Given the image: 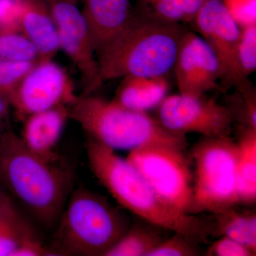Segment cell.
<instances>
[{
    "label": "cell",
    "mask_w": 256,
    "mask_h": 256,
    "mask_svg": "<svg viewBox=\"0 0 256 256\" xmlns=\"http://www.w3.org/2000/svg\"><path fill=\"white\" fill-rule=\"evenodd\" d=\"M86 154L92 174L118 204L140 220L198 244L214 237L212 220L188 214L165 203L144 178L116 151L88 137Z\"/></svg>",
    "instance_id": "1"
},
{
    "label": "cell",
    "mask_w": 256,
    "mask_h": 256,
    "mask_svg": "<svg viewBox=\"0 0 256 256\" xmlns=\"http://www.w3.org/2000/svg\"><path fill=\"white\" fill-rule=\"evenodd\" d=\"M0 184L47 228L58 223L72 185L60 163L42 159L11 130L0 137Z\"/></svg>",
    "instance_id": "2"
},
{
    "label": "cell",
    "mask_w": 256,
    "mask_h": 256,
    "mask_svg": "<svg viewBox=\"0 0 256 256\" xmlns=\"http://www.w3.org/2000/svg\"><path fill=\"white\" fill-rule=\"evenodd\" d=\"M186 32L134 10L129 21L96 53L104 82L126 76H163L174 68Z\"/></svg>",
    "instance_id": "3"
},
{
    "label": "cell",
    "mask_w": 256,
    "mask_h": 256,
    "mask_svg": "<svg viewBox=\"0 0 256 256\" xmlns=\"http://www.w3.org/2000/svg\"><path fill=\"white\" fill-rule=\"evenodd\" d=\"M69 118L80 124L88 137L114 150L166 146L185 150L186 137L166 129L148 112L131 110L114 100L88 94L68 106Z\"/></svg>",
    "instance_id": "4"
},
{
    "label": "cell",
    "mask_w": 256,
    "mask_h": 256,
    "mask_svg": "<svg viewBox=\"0 0 256 256\" xmlns=\"http://www.w3.org/2000/svg\"><path fill=\"white\" fill-rule=\"evenodd\" d=\"M57 224L56 256H104L130 226L118 208L84 188L69 196Z\"/></svg>",
    "instance_id": "5"
},
{
    "label": "cell",
    "mask_w": 256,
    "mask_h": 256,
    "mask_svg": "<svg viewBox=\"0 0 256 256\" xmlns=\"http://www.w3.org/2000/svg\"><path fill=\"white\" fill-rule=\"evenodd\" d=\"M238 154L237 143L230 136L203 138L194 146L195 214L218 213L240 204L236 185Z\"/></svg>",
    "instance_id": "6"
},
{
    "label": "cell",
    "mask_w": 256,
    "mask_h": 256,
    "mask_svg": "<svg viewBox=\"0 0 256 256\" xmlns=\"http://www.w3.org/2000/svg\"><path fill=\"white\" fill-rule=\"evenodd\" d=\"M184 152L172 146H143L129 152L126 160L165 203L195 214L193 174Z\"/></svg>",
    "instance_id": "7"
},
{
    "label": "cell",
    "mask_w": 256,
    "mask_h": 256,
    "mask_svg": "<svg viewBox=\"0 0 256 256\" xmlns=\"http://www.w3.org/2000/svg\"><path fill=\"white\" fill-rule=\"evenodd\" d=\"M158 120L178 134L194 132L203 138L230 136L233 116L224 105L205 95L168 96L158 107Z\"/></svg>",
    "instance_id": "8"
},
{
    "label": "cell",
    "mask_w": 256,
    "mask_h": 256,
    "mask_svg": "<svg viewBox=\"0 0 256 256\" xmlns=\"http://www.w3.org/2000/svg\"><path fill=\"white\" fill-rule=\"evenodd\" d=\"M46 1L58 30L60 48L80 74L82 95L92 94L102 87L104 82L82 11L76 4L75 0Z\"/></svg>",
    "instance_id": "9"
},
{
    "label": "cell",
    "mask_w": 256,
    "mask_h": 256,
    "mask_svg": "<svg viewBox=\"0 0 256 256\" xmlns=\"http://www.w3.org/2000/svg\"><path fill=\"white\" fill-rule=\"evenodd\" d=\"M68 73L53 60H40L20 82L10 100L18 119L76 100Z\"/></svg>",
    "instance_id": "10"
},
{
    "label": "cell",
    "mask_w": 256,
    "mask_h": 256,
    "mask_svg": "<svg viewBox=\"0 0 256 256\" xmlns=\"http://www.w3.org/2000/svg\"><path fill=\"white\" fill-rule=\"evenodd\" d=\"M220 62L222 82L236 90L250 86L242 76L236 60L240 28L229 14L222 0H206L191 22Z\"/></svg>",
    "instance_id": "11"
},
{
    "label": "cell",
    "mask_w": 256,
    "mask_h": 256,
    "mask_svg": "<svg viewBox=\"0 0 256 256\" xmlns=\"http://www.w3.org/2000/svg\"><path fill=\"white\" fill-rule=\"evenodd\" d=\"M173 69L180 94L205 95L222 82L220 62L206 42L195 32L184 34Z\"/></svg>",
    "instance_id": "12"
},
{
    "label": "cell",
    "mask_w": 256,
    "mask_h": 256,
    "mask_svg": "<svg viewBox=\"0 0 256 256\" xmlns=\"http://www.w3.org/2000/svg\"><path fill=\"white\" fill-rule=\"evenodd\" d=\"M69 118L68 106H60L30 114L24 120L21 138L26 148L42 159L60 163L57 143Z\"/></svg>",
    "instance_id": "13"
},
{
    "label": "cell",
    "mask_w": 256,
    "mask_h": 256,
    "mask_svg": "<svg viewBox=\"0 0 256 256\" xmlns=\"http://www.w3.org/2000/svg\"><path fill=\"white\" fill-rule=\"evenodd\" d=\"M134 12L130 0H84L82 13L96 54L124 28Z\"/></svg>",
    "instance_id": "14"
},
{
    "label": "cell",
    "mask_w": 256,
    "mask_h": 256,
    "mask_svg": "<svg viewBox=\"0 0 256 256\" xmlns=\"http://www.w3.org/2000/svg\"><path fill=\"white\" fill-rule=\"evenodd\" d=\"M21 32L36 46L40 60L60 50L58 30L46 0H21Z\"/></svg>",
    "instance_id": "15"
},
{
    "label": "cell",
    "mask_w": 256,
    "mask_h": 256,
    "mask_svg": "<svg viewBox=\"0 0 256 256\" xmlns=\"http://www.w3.org/2000/svg\"><path fill=\"white\" fill-rule=\"evenodd\" d=\"M170 88L166 76H126L122 78L112 100L131 110L148 112L159 107Z\"/></svg>",
    "instance_id": "16"
},
{
    "label": "cell",
    "mask_w": 256,
    "mask_h": 256,
    "mask_svg": "<svg viewBox=\"0 0 256 256\" xmlns=\"http://www.w3.org/2000/svg\"><path fill=\"white\" fill-rule=\"evenodd\" d=\"M38 238L10 197L0 198V256H13L22 246Z\"/></svg>",
    "instance_id": "17"
},
{
    "label": "cell",
    "mask_w": 256,
    "mask_h": 256,
    "mask_svg": "<svg viewBox=\"0 0 256 256\" xmlns=\"http://www.w3.org/2000/svg\"><path fill=\"white\" fill-rule=\"evenodd\" d=\"M236 185L239 203L256 202V128L240 127L238 142Z\"/></svg>",
    "instance_id": "18"
},
{
    "label": "cell",
    "mask_w": 256,
    "mask_h": 256,
    "mask_svg": "<svg viewBox=\"0 0 256 256\" xmlns=\"http://www.w3.org/2000/svg\"><path fill=\"white\" fill-rule=\"evenodd\" d=\"M213 214L215 236H227L247 247L256 255V214L236 206Z\"/></svg>",
    "instance_id": "19"
},
{
    "label": "cell",
    "mask_w": 256,
    "mask_h": 256,
    "mask_svg": "<svg viewBox=\"0 0 256 256\" xmlns=\"http://www.w3.org/2000/svg\"><path fill=\"white\" fill-rule=\"evenodd\" d=\"M142 220L130 226L126 234L104 256H148L164 240L162 232L164 229Z\"/></svg>",
    "instance_id": "20"
},
{
    "label": "cell",
    "mask_w": 256,
    "mask_h": 256,
    "mask_svg": "<svg viewBox=\"0 0 256 256\" xmlns=\"http://www.w3.org/2000/svg\"><path fill=\"white\" fill-rule=\"evenodd\" d=\"M206 0H137L138 12L164 22L191 23Z\"/></svg>",
    "instance_id": "21"
},
{
    "label": "cell",
    "mask_w": 256,
    "mask_h": 256,
    "mask_svg": "<svg viewBox=\"0 0 256 256\" xmlns=\"http://www.w3.org/2000/svg\"><path fill=\"white\" fill-rule=\"evenodd\" d=\"M0 58L13 62H40L36 46L22 33L0 34Z\"/></svg>",
    "instance_id": "22"
},
{
    "label": "cell",
    "mask_w": 256,
    "mask_h": 256,
    "mask_svg": "<svg viewBox=\"0 0 256 256\" xmlns=\"http://www.w3.org/2000/svg\"><path fill=\"white\" fill-rule=\"evenodd\" d=\"M229 100L232 106H225L237 120L240 127L256 128V92L255 88L249 86L242 90H237Z\"/></svg>",
    "instance_id": "23"
},
{
    "label": "cell",
    "mask_w": 256,
    "mask_h": 256,
    "mask_svg": "<svg viewBox=\"0 0 256 256\" xmlns=\"http://www.w3.org/2000/svg\"><path fill=\"white\" fill-rule=\"evenodd\" d=\"M37 62H13L0 58V96L10 102L15 89Z\"/></svg>",
    "instance_id": "24"
},
{
    "label": "cell",
    "mask_w": 256,
    "mask_h": 256,
    "mask_svg": "<svg viewBox=\"0 0 256 256\" xmlns=\"http://www.w3.org/2000/svg\"><path fill=\"white\" fill-rule=\"evenodd\" d=\"M236 60L242 76L248 78L256 70V24L240 28Z\"/></svg>",
    "instance_id": "25"
},
{
    "label": "cell",
    "mask_w": 256,
    "mask_h": 256,
    "mask_svg": "<svg viewBox=\"0 0 256 256\" xmlns=\"http://www.w3.org/2000/svg\"><path fill=\"white\" fill-rule=\"evenodd\" d=\"M200 244L183 234L174 233L173 236L165 238L148 256H202Z\"/></svg>",
    "instance_id": "26"
},
{
    "label": "cell",
    "mask_w": 256,
    "mask_h": 256,
    "mask_svg": "<svg viewBox=\"0 0 256 256\" xmlns=\"http://www.w3.org/2000/svg\"><path fill=\"white\" fill-rule=\"evenodd\" d=\"M240 28L256 24V0H222Z\"/></svg>",
    "instance_id": "27"
},
{
    "label": "cell",
    "mask_w": 256,
    "mask_h": 256,
    "mask_svg": "<svg viewBox=\"0 0 256 256\" xmlns=\"http://www.w3.org/2000/svg\"><path fill=\"white\" fill-rule=\"evenodd\" d=\"M21 0H0V34L22 33Z\"/></svg>",
    "instance_id": "28"
},
{
    "label": "cell",
    "mask_w": 256,
    "mask_h": 256,
    "mask_svg": "<svg viewBox=\"0 0 256 256\" xmlns=\"http://www.w3.org/2000/svg\"><path fill=\"white\" fill-rule=\"evenodd\" d=\"M208 256H255L240 242L227 236H220L212 242L206 252Z\"/></svg>",
    "instance_id": "29"
},
{
    "label": "cell",
    "mask_w": 256,
    "mask_h": 256,
    "mask_svg": "<svg viewBox=\"0 0 256 256\" xmlns=\"http://www.w3.org/2000/svg\"><path fill=\"white\" fill-rule=\"evenodd\" d=\"M10 102L4 98L0 96V128L2 126L4 119L8 116V106Z\"/></svg>",
    "instance_id": "30"
},
{
    "label": "cell",
    "mask_w": 256,
    "mask_h": 256,
    "mask_svg": "<svg viewBox=\"0 0 256 256\" xmlns=\"http://www.w3.org/2000/svg\"><path fill=\"white\" fill-rule=\"evenodd\" d=\"M3 194H3L1 190H0V198H1Z\"/></svg>",
    "instance_id": "31"
},
{
    "label": "cell",
    "mask_w": 256,
    "mask_h": 256,
    "mask_svg": "<svg viewBox=\"0 0 256 256\" xmlns=\"http://www.w3.org/2000/svg\"><path fill=\"white\" fill-rule=\"evenodd\" d=\"M0 130H1V128H0Z\"/></svg>",
    "instance_id": "32"
}]
</instances>
